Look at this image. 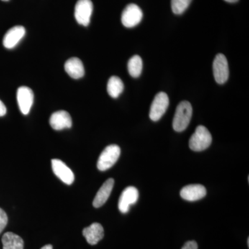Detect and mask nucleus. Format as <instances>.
I'll return each instance as SVG.
<instances>
[{"label": "nucleus", "instance_id": "0eeeda50", "mask_svg": "<svg viewBox=\"0 0 249 249\" xmlns=\"http://www.w3.org/2000/svg\"><path fill=\"white\" fill-rule=\"evenodd\" d=\"M142 12L137 5L130 4L127 5L121 16V22L124 27L132 28L138 25L142 20Z\"/></svg>", "mask_w": 249, "mask_h": 249}, {"label": "nucleus", "instance_id": "20e7f679", "mask_svg": "<svg viewBox=\"0 0 249 249\" xmlns=\"http://www.w3.org/2000/svg\"><path fill=\"white\" fill-rule=\"evenodd\" d=\"M169 98L165 92H160L156 95L151 107H150V119L153 121H158L163 116L169 106Z\"/></svg>", "mask_w": 249, "mask_h": 249}, {"label": "nucleus", "instance_id": "dca6fc26", "mask_svg": "<svg viewBox=\"0 0 249 249\" xmlns=\"http://www.w3.org/2000/svg\"><path fill=\"white\" fill-rule=\"evenodd\" d=\"M65 70L67 74L73 79H79L85 75V68L79 58H71L67 60Z\"/></svg>", "mask_w": 249, "mask_h": 249}, {"label": "nucleus", "instance_id": "412c9836", "mask_svg": "<svg viewBox=\"0 0 249 249\" xmlns=\"http://www.w3.org/2000/svg\"><path fill=\"white\" fill-rule=\"evenodd\" d=\"M8 224V216L2 209H0V233L4 231Z\"/></svg>", "mask_w": 249, "mask_h": 249}, {"label": "nucleus", "instance_id": "aec40b11", "mask_svg": "<svg viewBox=\"0 0 249 249\" xmlns=\"http://www.w3.org/2000/svg\"><path fill=\"white\" fill-rule=\"evenodd\" d=\"M192 0H171V8L175 14L181 15L191 4Z\"/></svg>", "mask_w": 249, "mask_h": 249}, {"label": "nucleus", "instance_id": "f3484780", "mask_svg": "<svg viewBox=\"0 0 249 249\" xmlns=\"http://www.w3.org/2000/svg\"><path fill=\"white\" fill-rule=\"evenodd\" d=\"M1 242L3 249H24V240L22 237L12 232L4 234Z\"/></svg>", "mask_w": 249, "mask_h": 249}, {"label": "nucleus", "instance_id": "39448f33", "mask_svg": "<svg viewBox=\"0 0 249 249\" xmlns=\"http://www.w3.org/2000/svg\"><path fill=\"white\" fill-rule=\"evenodd\" d=\"M93 12V3L91 0H78L75 6L74 16L80 25L88 27Z\"/></svg>", "mask_w": 249, "mask_h": 249}, {"label": "nucleus", "instance_id": "9d476101", "mask_svg": "<svg viewBox=\"0 0 249 249\" xmlns=\"http://www.w3.org/2000/svg\"><path fill=\"white\" fill-rule=\"evenodd\" d=\"M52 170L57 178L62 182L67 185H71L74 181V174L72 170L62 160H52Z\"/></svg>", "mask_w": 249, "mask_h": 249}, {"label": "nucleus", "instance_id": "4be33fe9", "mask_svg": "<svg viewBox=\"0 0 249 249\" xmlns=\"http://www.w3.org/2000/svg\"><path fill=\"white\" fill-rule=\"evenodd\" d=\"M181 249H198L197 243L195 241H188Z\"/></svg>", "mask_w": 249, "mask_h": 249}, {"label": "nucleus", "instance_id": "393cba45", "mask_svg": "<svg viewBox=\"0 0 249 249\" xmlns=\"http://www.w3.org/2000/svg\"><path fill=\"white\" fill-rule=\"evenodd\" d=\"M224 1H227V2L234 3L238 1V0H224Z\"/></svg>", "mask_w": 249, "mask_h": 249}, {"label": "nucleus", "instance_id": "4468645a", "mask_svg": "<svg viewBox=\"0 0 249 249\" xmlns=\"http://www.w3.org/2000/svg\"><path fill=\"white\" fill-rule=\"evenodd\" d=\"M83 235L88 244L96 245L104 237V229L99 223H93L89 227L83 229Z\"/></svg>", "mask_w": 249, "mask_h": 249}, {"label": "nucleus", "instance_id": "a878e982", "mask_svg": "<svg viewBox=\"0 0 249 249\" xmlns=\"http://www.w3.org/2000/svg\"><path fill=\"white\" fill-rule=\"evenodd\" d=\"M1 1H9V0H1Z\"/></svg>", "mask_w": 249, "mask_h": 249}, {"label": "nucleus", "instance_id": "6ab92c4d", "mask_svg": "<svg viewBox=\"0 0 249 249\" xmlns=\"http://www.w3.org/2000/svg\"><path fill=\"white\" fill-rule=\"evenodd\" d=\"M129 75L133 78H138L142 74V60L138 55H134L129 59L127 64Z\"/></svg>", "mask_w": 249, "mask_h": 249}, {"label": "nucleus", "instance_id": "423d86ee", "mask_svg": "<svg viewBox=\"0 0 249 249\" xmlns=\"http://www.w3.org/2000/svg\"><path fill=\"white\" fill-rule=\"evenodd\" d=\"M214 80L218 84H224L229 79V69L227 59L222 53L216 55L213 64Z\"/></svg>", "mask_w": 249, "mask_h": 249}, {"label": "nucleus", "instance_id": "f03ea898", "mask_svg": "<svg viewBox=\"0 0 249 249\" xmlns=\"http://www.w3.org/2000/svg\"><path fill=\"white\" fill-rule=\"evenodd\" d=\"M211 142L212 136L209 129L204 126L199 125L190 139L189 147L193 151L201 152L207 149Z\"/></svg>", "mask_w": 249, "mask_h": 249}, {"label": "nucleus", "instance_id": "5701e85b", "mask_svg": "<svg viewBox=\"0 0 249 249\" xmlns=\"http://www.w3.org/2000/svg\"><path fill=\"white\" fill-rule=\"evenodd\" d=\"M6 114V107L2 101L0 100V117L4 116Z\"/></svg>", "mask_w": 249, "mask_h": 249}, {"label": "nucleus", "instance_id": "f257e3e1", "mask_svg": "<svg viewBox=\"0 0 249 249\" xmlns=\"http://www.w3.org/2000/svg\"><path fill=\"white\" fill-rule=\"evenodd\" d=\"M193 115V107L188 101H182L178 105L174 116L173 126L176 132H181L187 128Z\"/></svg>", "mask_w": 249, "mask_h": 249}, {"label": "nucleus", "instance_id": "7ed1b4c3", "mask_svg": "<svg viewBox=\"0 0 249 249\" xmlns=\"http://www.w3.org/2000/svg\"><path fill=\"white\" fill-rule=\"evenodd\" d=\"M121 155L120 147L117 145H108L103 150L98 158L97 168L100 171H106L111 168L119 160Z\"/></svg>", "mask_w": 249, "mask_h": 249}, {"label": "nucleus", "instance_id": "2eb2a0df", "mask_svg": "<svg viewBox=\"0 0 249 249\" xmlns=\"http://www.w3.org/2000/svg\"><path fill=\"white\" fill-rule=\"evenodd\" d=\"M114 180L113 178H109L103 183L99 191L96 193V196L93 201V206L95 208H100L106 204V201L109 199L111 191L114 188Z\"/></svg>", "mask_w": 249, "mask_h": 249}, {"label": "nucleus", "instance_id": "a211bd4d", "mask_svg": "<svg viewBox=\"0 0 249 249\" xmlns=\"http://www.w3.org/2000/svg\"><path fill=\"white\" fill-rule=\"evenodd\" d=\"M124 89V85L120 78L111 76L108 80L107 90L111 98H116L120 96Z\"/></svg>", "mask_w": 249, "mask_h": 249}, {"label": "nucleus", "instance_id": "6e6552de", "mask_svg": "<svg viewBox=\"0 0 249 249\" xmlns=\"http://www.w3.org/2000/svg\"><path fill=\"white\" fill-rule=\"evenodd\" d=\"M139 191L135 187H127L121 193L119 198V211L122 213H127L129 208L132 205L136 204L139 199Z\"/></svg>", "mask_w": 249, "mask_h": 249}, {"label": "nucleus", "instance_id": "f8f14e48", "mask_svg": "<svg viewBox=\"0 0 249 249\" xmlns=\"http://www.w3.org/2000/svg\"><path fill=\"white\" fill-rule=\"evenodd\" d=\"M25 34V29L22 26H16L10 29L3 39V45L5 48L14 49L24 37Z\"/></svg>", "mask_w": 249, "mask_h": 249}, {"label": "nucleus", "instance_id": "ddd939ff", "mask_svg": "<svg viewBox=\"0 0 249 249\" xmlns=\"http://www.w3.org/2000/svg\"><path fill=\"white\" fill-rule=\"evenodd\" d=\"M180 196L185 200L196 201L202 199L206 196V189L200 184L188 185L181 189Z\"/></svg>", "mask_w": 249, "mask_h": 249}, {"label": "nucleus", "instance_id": "9b49d317", "mask_svg": "<svg viewBox=\"0 0 249 249\" xmlns=\"http://www.w3.org/2000/svg\"><path fill=\"white\" fill-rule=\"evenodd\" d=\"M51 127L55 130H62L66 128H71L72 119L67 111L60 110L55 111L51 116L49 119Z\"/></svg>", "mask_w": 249, "mask_h": 249}, {"label": "nucleus", "instance_id": "1a4fd4ad", "mask_svg": "<svg viewBox=\"0 0 249 249\" xmlns=\"http://www.w3.org/2000/svg\"><path fill=\"white\" fill-rule=\"evenodd\" d=\"M17 101L19 110L24 115H27L34 104V92L28 87H20L17 91Z\"/></svg>", "mask_w": 249, "mask_h": 249}, {"label": "nucleus", "instance_id": "b1692460", "mask_svg": "<svg viewBox=\"0 0 249 249\" xmlns=\"http://www.w3.org/2000/svg\"><path fill=\"white\" fill-rule=\"evenodd\" d=\"M40 249H53V247L51 245H47L44 246L43 247H42Z\"/></svg>", "mask_w": 249, "mask_h": 249}]
</instances>
